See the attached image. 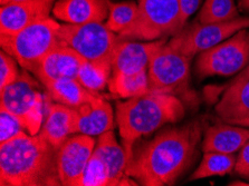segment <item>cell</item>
<instances>
[{
	"label": "cell",
	"mask_w": 249,
	"mask_h": 186,
	"mask_svg": "<svg viewBox=\"0 0 249 186\" xmlns=\"http://www.w3.org/2000/svg\"><path fill=\"white\" fill-rule=\"evenodd\" d=\"M19 1H25V0H0V3H1V5H6V3L19 2Z\"/></svg>",
	"instance_id": "cell-34"
},
{
	"label": "cell",
	"mask_w": 249,
	"mask_h": 186,
	"mask_svg": "<svg viewBox=\"0 0 249 186\" xmlns=\"http://www.w3.org/2000/svg\"><path fill=\"white\" fill-rule=\"evenodd\" d=\"M57 0H25L1 5L0 36L15 35L27 26L51 17Z\"/></svg>",
	"instance_id": "cell-12"
},
{
	"label": "cell",
	"mask_w": 249,
	"mask_h": 186,
	"mask_svg": "<svg viewBox=\"0 0 249 186\" xmlns=\"http://www.w3.org/2000/svg\"><path fill=\"white\" fill-rule=\"evenodd\" d=\"M214 109L224 123L249 127V78L233 79Z\"/></svg>",
	"instance_id": "cell-14"
},
{
	"label": "cell",
	"mask_w": 249,
	"mask_h": 186,
	"mask_svg": "<svg viewBox=\"0 0 249 186\" xmlns=\"http://www.w3.org/2000/svg\"><path fill=\"white\" fill-rule=\"evenodd\" d=\"M239 8L249 11V0H239Z\"/></svg>",
	"instance_id": "cell-33"
},
{
	"label": "cell",
	"mask_w": 249,
	"mask_h": 186,
	"mask_svg": "<svg viewBox=\"0 0 249 186\" xmlns=\"http://www.w3.org/2000/svg\"><path fill=\"white\" fill-rule=\"evenodd\" d=\"M165 39L168 38L142 43L119 38L112 57V74H133L148 70L150 57L153 51Z\"/></svg>",
	"instance_id": "cell-13"
},
{
	"label": "cell",
	"mask_w": 249,
	"mask_h": 186,
	"mask_svg": "<svg viewBox=\"0 0 249 186\" xmlns=\"http://www.w3.org/2000/svg\"><path fill=\"white\" fill-rule=\"evenodd\" d=\"M108 89L114 97L129 98L141 96L149 92L148 70L133 74H112L108 81Z\"/></svg>",
	"instance_id": "cell-22"
},
{
	"label": "cell",
	"mask_w": 249,
	"mask_h": 186,
	"mask_svg": "<svg viewBox=\"0 0 249 186\" xmlns=\"http://www.w3.org/2000/svg\"><path fill=\"white\" fill-rule=\"evenodd\" d=\"M137 18L119 38L153 41L173 37L186 25L180 14L179 0H140Z\"/></svg>",
	"instance_id": "cell-5"
},
{
	"label": "cell",
	"mask_w": 249,
	"mask_h": 186,
	"mask_svg": "<svg viewBox=\"0 0 249 186\" xmlns=\"http://www.w3.org/2000/svg\"><path fill=\"white\" fill-rule=\"evenodd\" d=\"M249 64V30L241 29L235 35L198 55L196 73L199 77L232 76Z\"/></svg>",
	"instance_id": "cell-9"
},
{
	"label": "cell",
	"mask_w": 249,
	"mask_h": 186,
	"mask_svg": "<svg viewBox=\"0 0 249 186\" xmlns=\"http://www.w3.org/2000/svg\"><path fill=\"white\" fill-rule=\"evenodd\" d=\"M94 153L99 155L107 165L112 186L139 185L137 181L126 175L127 156L125 150L118 143L113 131H107L99 135Z\"/></svg>",
	"instance_id": "cell-18"
},
{
	"label": "cell",
	"mask_w": 249,
	"mask_h": 186,
	"mask_svg": "<svg viewBox=\"0 0 249 186\" xmlns=\"http://www.w3.org/2000/svg\"><path fill=\"white\" fill-rule=\"evenodd\" d=\"M60 46L70 47L88 62H110L119 41V36L103 22L60 25Z\"/></svg>",
	"instance_id": "cell-7"
},
{
	"label": "cell",
	"mask_w": 249,
	"mask_h": 186,
	"mask_svg": "<svg viewBox=\"0 0 249 186\" xmlns=\"http://www.w3.org/2000/svg\"><path fill=\"white\" fill-rule=\"evenodd\" d=\"M184 115L183 102L172 94L148 92L118 102L115 118L127 163L133 155L134 144L140 137L151 134L165 124L179 121Z\"/></svg>",
	"instance_id": "cell-3"
},
{
	"label": "cell",
	"mask_w": 249,
	"mask_h": 186,
	"mask_svg": "<svg viewBox=\"0 0 249 186\" xmlns=\"http://www.w3.org/2000/svg\"><path fill=\"white\" fill-rule=\"evenodd\" d=\"M235 164L236 157L233 154L206 152L197 169L189 177V181L202 180L213 176H225L235 169Z\"/></svg>",
	"instance_id": "cell-23"
},
{
	"label": "cell",
	"mask_w": 249,
	"mask_h": 186,
	"mask_svg": "<svg viewBox=\"0 0 249 186\" xmlns=\"http://www.w3.org/2000/svg\"><path fill=\"white\" fill-rule=\"evenodd\" d=\"M239 17L235 0H206L198 15L201 24L230 21Z\"/></svg>",
	"instance_id": "cell-25"
},
{
	"label": "cell",
	"mask_w": 249,
	"mask_h": 186,
	"mask_svg": "<svg viewBox=\"0 0 249 186\" xmlns=\"http://www.w3.org/2000/svg\"><path fill=\"white\" fill-rule=\"evenodd\" d=\"M93 136L76 134L70 136L57 151V170L64 186H83V177L95 149Z\"/></svg>",
	"instance_id": "cell-11"
},
{
	"label": "cell",
	"mask_w": 249,
	"mask_h": 186,
	"mask_svg": "<svg viewBox=\"0 0 249 186\" xmlns=\"http://www.w3.org/2000/svg\"><path fill=\"white\" fill-rule=\"evenodd\" d=\"M201 2L202 0H179L181 19H182L184 25L187 24L188 19L199 9Z\"/></svg>",
	"instance_id": "cell-31"
},
{
	"label": "cell",
	"mask_w": 249,
	"mask_h": 186,
	"mask_svg": "<svg viewBox=\"0 0 249 186\" xmlns=\"http://www.w3.org/2000/svg\"><path fill=\"white\" fill-rule=\"evenodd\" d=\"M108 3L110 0H57L52 14L71 25L103 22L108 17Z\"/></svg>",
	"instance_id": "cell-16"
},
{
	"label": "cell",
	"mask_w": 249,
	"mask_h": 186,
	"mask_svg": "<svg viewBox=\"0 0 249 186\" xmlns=\"http://www.w3.org/2000/svg\"><path fill=\"white\" fill-rule=\"evenodd\" d=\"M83 62L84 59L73 49L58 46L44 57L33 75L38 78L43 85L59 79H77Z\"/></svg>",
	"instance_id": "cell-15"
},
{
	"label": "cell",
	"mask_w": 249,
	"mask_h": 186,
	"mask_svg": "<svg viewBox=\"0 0 249 186\" xmlns=\"http://www.w3.org/2000/svg\"><path fill=\"white\" fill-rule=\"evenodd\" d=\"M249 140V127L228 123L210 126L203 136L202 151L233 154L240 151Z\"/></svg>",
	"instance_id": "cell-19"
},
{
	"label": "cell",
	"mask_w": 249,
	"mask_h": 186,
	"mask_svg": "<svg viewBox=\"0 0 249 186\" xmlns=\"http://www.w3.org/2000/svg\"><path fill=\"white\" fill-rule=\"evenodd\" d=\"M245 28H249V17H238L230 21L213 24L198 21L186 26L179 34L168 39L167 44L175 51L194 58Z\"/></svg>",
	"instance_id": "cell-10"
},
{
	"label": "cell",
	"mask_w": 249,
	"mask_h": 186,
	"mask_svg": "<svg viewBox=\"0 0 249 186\" xmlns=\"http://www.w3.org/2000/svg\"><path fill=\"white\" fill-rule=\"evenodd\" d=\"M75 109L77 112L76 134L99 136L115 126L111 104L99 94Z\"/></svg>",
	"instance_id": "cell-17"
},
{
	"label": "cell",
	"mask_w": 249,
	"mask_h": 186,
	"mask_svg": "<svg viewBox=\"0 0 249 186\" xmlns=\"http://www.w3.org/2000/svg\"><path fill=\"white\" fill-rule=\"evenodd\" d=\"M60 24L52 17L27 26L10 36H0L1 49L13 56L21 68L35 73L47 54L60 46L58 32Z\"/></svg>",
	"instance_id": "cell-4"
},
{
	"label": "cell",
	"mask_w": 249,
	"mask_h": 186,
	"mask_svg": "<svg viewBox=\"0 0 249 186\" xmlns=\"http://www.w3.org/2000/svg\"><path fill=\"white\" fill-rule=\"evenodd\" d=\"M76 119L77 112L75 108L58 102L51 104L39 134L53 146L59 149L71 134H76Z\"/></svg>",
	"instance_id": "cell-20"
},
{
	"label": "cell",
	"mask_w": 249,
	"mask_h": 186,
	"mask_svg": "<svg viewBox=\"0 0 249 186\" xmlns=\"http://www.w3.org/2000/svg\"><path fill=\"white\" fill-rule=\"evenodd\" d=\"M110 10H108V17L105 25L107 28L115 34H121L137 18L139 6L133 1H124L108 3Z\"/></svg>",
	"instance_id": "cell-26"
},
{
	"label": "cell",
	"mask_w": 249,
	"mask_h": 186,
	"mask_svg": "<svg viewBox=\"0 0 249 186\" xmlns=\"http://www.w3.org/2000/svg\"><path fill=\"white\" fill-rule=\"evenodd\" d=\"M0 144L8 142L25 130L20 121L5 109H0Z\"/></svg>",
	"instance_id": "cell-29"
},
{
	"label": "cell",
	"mask_w": 249,
	"mask_h": 186,
	"mask_svg": "<svg viewBox=\"0 0 249 186\" xmlns=\"http://www.w3.org/2000/svg\"><path fill=\"white\" fill-rule=\"evenodd\" d=\"M202 132L200 120L162 131L133 151L126 175L143 186L173 185L194 162Z\"/></svg>",
	"instance_id": "cell-1"
},
{
	"label": "cell",
	"mask_w": 249,
	"mask_h": 186,
	"mask_svg": "<svg viewBox=\"0 0 249 186\" xmlns=\"http://www.w3.org/2000/svg\"><path fill=\"white\" fill-rule=\"evenodd\" d=\"M165 39L154 49L148 68L149 92L176 95L188 88L191 58L175 51Z\"/></svg>",
	"instance_id": "cell-8"
},
{
	"label": "cell",
	"mask_w": 249,
	"mask_h": 186,
	"mask_svg": "<svg viewBox=\"0 0 249 186\" xmlns=\"http://www.w3.org/2000/svg\"><path fill=\"white\" fill-rule=\"evenodd\" d=\"M235 172L238 175L249 180V140L240 150L239 155L236 158Z\"/></svg>",
	"instance_id": "cell-30"
},
{
	"label": "cell",
	"mask_w": 249,
	"mask_h": 186,
	"mask_svg": "<svg viewBox=\"0 0 249 186\" xmlns=\"http://www.w3.org/2000/svg\"><path fill=\"white\" fill-rule=\"evenodd\" d=\"M83 186H112L111 174L107 165L94 152L86 166Z\"/></svg>",
	"instance_id": "cell-27"
},
{
	"label": "cell",
	"mask_w": 249,
	"mask_h": 186,
	"mask_svg": "<svg viewBox=\"0 0 249 186\" xmlns=\"http://www.w3.org/2000/svg\"><path fill=\"white\" fill-rule=\"evenodd\" d=\"M19 64L5 51H0V90L13 84L20 76Z\"/></svg>",
	"instance_id": "cell-28"
},
{
	"label": "cell",
	"mask_w": 249,
	"mask_h": 186,
	"mask_svg": "<svg viewBox=\"0 0 249 186\" xmlns=\"http://www.w3.org/2000/svg\"><path fill=\"white\" fill-rule=\"evenodd\" d=\"M112 76V63L84 60L77 75V81L92 93H99L108 85Z\"/></svg>",
	"instance_id": "cell-24"
},
{
	"label": "cell",
	"mask_w": 249,
	"mask_h": 186,
	"mask_svg": "<svg viewBox=\"0 0 249 186\" xmlns=\"http://www.w3.org/2000/svg\"><path fill=\"white\" fill-rule=\"evenodd\" d=\"M57 147L24 131L0 144V185L58 186Z\"/></svg>",
	"instance_id": "cell-2"
},
{
	"label": "cell",
	"mask_w": 249,
	"mask_h": 186,
	"mask_svg": "<svg viewBox=\"0 0 249 186\" xmlns=\"http://www.w3.org/2000/svg\"><path fill=\"white\" fill-rule=\"evenodd\" d=\"M29 73L22 68L17 81L0 90V109L16 117L28 134L36 135L43 126L44 96Z\"/></svg>",
	"instance_id": "cell-6"
},
{
	"label": "cell",
	"mask_w": 249,
	"mask_h": 186,
	"mask_svg": "<svg viewBox=\"0 0 249 186\" xmlns=\"http://www.w3.org/2000/svg\"><path fill=\"white\" fill-rule=\"evenodd\" d=\"M44 86L52 100L71 108L80 107L81 105L90 101L97 95L96 93H92L86 89L75 78L59 79V81L47 83Z\"/></svg>",
	"instance_id": "cell-21"
},
{
	"label": "cell",
	"mask_w": 249,
	"mask_h": 186,
	"mask_svg": "<svg viewBox=\"0 0 249 186\" xmlns=\"http://www.w3.org/2000/svg\"><path fill=\"white\" fill-rule=\"evenodd\" d=\"M236 78H240V79L249 78V64H248V66L245 68V69H243V70L240 71V73L238 74V76H237Z\"/></svg>",
	"instance_id": "cell-32"
}]
</instances>
